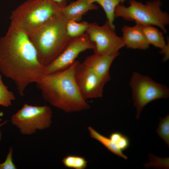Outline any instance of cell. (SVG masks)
<instances>
[{
  "label": "cell",
  "instance_id": "obj_1",
  "mask_svg": "<svg viewBox=\"0 0 169 169\" xmlns=\"http://www.w3.org/2000/svg\"><path fill=\"white\" fill-rule=\"evenodd\" d=\"M36 50L26 32L10 23L0 38V71L15 83L18 92L24 95L27 86L44 74Z\"/></svg>",
  "mask_w": 169,
  "mask_h": 169
},
{
  "label": "cell",
  "instance_id": "obj_2",
  "mask_svg": "<svg viewBox=\"0 0 169 169\" xmlns=\"http://www.w3.org/2000/svg\"><path fill=\"white\" fill-rule=\"evenodd\" d=\"M77 62L75 60L62 71L44 74L36 83L45 100L66 113L80 111L90 108L75 80L74 73Z\"/></svg>",
  "mask_w": 169,
  "mask_h": 169
},
{
  "label": "cell",
  "instance_id": "obj_3",
  "mask_svg": "<svg viewBox=\"0 0 169 169\" xmlns=\"http://www.w3.org/2000/svg\"><path fill=\"white\" fill-rule=\"evenodd\" d=\"M61 11L38 27L26 33L44 67L53 61L64 49L70 38L66 29L67 21Z\"/></svg>",
  "mask_w": 169,
  "mask_h": 169
},
{
  "label": "cell",
  "instance_id": "obj_4",
  "mask_svg": "<svg viewBox=\"0 0 169 169\" xmlns=\"http://www.w3.org/2000/svg\"><path fill=\"white\" fill-rule=\"evenodd\" d=\"M63 7L53 0H27L12 12L11 23L27 33L60 12Z\"/></svg>",
  "mask_w": 169,
  "mask_h": 169
},
{
  "label": "cell",
  "instance_id": "obj_5",
  "mask_svg": "<svg viewBox=\"0 0 169 169\" xmlns=\"http://www.w3.org/2000/svg\"><path fill=\"white\" fill-rule=\"evenodd\" d=\"M129 4L128 7L123 4H118L115 10V18L121 17L142 26H156L166 33V26L169 24V16L167 13L162 11L160 0L150 1L145 4L136 0H130Z\"/></svg>",
  "mask_w": 169,
  "mask_h": 169
},
{
  "label": "cell",
  "instance_id": "obj_6",
  "mask_svg": "<svg viewBox=\"0 0 169 169\" xmlns=\"http://www.w3.org/2000/svg\"><path fill=\"white\" fill-rule=\"evenodd\" d=\"M129 84L133 105L136 110L137 119L147 104L157 99L167 98L169 96V90L167 87L137 72L133 73Z\"/></svg>",
  "mask_w": 169,
  "mask_h": 169
},
{
  "label": "cell",
  "instance_id": "obj_7",
  "mask_svg": "<svg viewBox=\"0 0 169 169\" xmlns=\"http://www.w3.org/2000/svg\"><path fill=\"white\" fill-rule=\"evenodd\" d=\"M52 110L48 106L25 103L12 116L11 121L23 135H31L37 130L49 128L52 122Z\"/></svg>",
  "mask_w": 169,
  "mask_h": 169
},
{
  "label": "cell",
  "instance_id": "obj_8",
  "mask_svg": "<svg viewBox=\"0 0 169 169\" xmlns=\"http://www.w3.org/2000/svg\"><path fill=\"white\" fill-rule=\"evenodd\" d=\"M86 33L94 44V53L114 54L118 53L119 50L125 46L121 37L117 35L107 20L101 26L95 23H89Z\"/></svg>",
  "mask_w": 169,
  "mask_h": 169
},
{
  "label": "cell",
  "instance_id": "obj_9",
  "mask_svg": "<svg viewBox=\"0 0 169 169\" xmlns=\"http://www.w3.org/2000/svg\"><path fill=\"white\" fill-rule=\"evenodd\" d=\"M94 48L93 43L86 33L71 38L61 53L53 61L44 67V74L63 70L70 66L81 53Z\"/></svg>",
  "mask_w": 169,
  "mask_h": 169
},
{
  "label": "cell",
  "instance_id": "obj_10",
  "mask_svg": "<svg viewBox=\"0 0 169 169\" xmlns=\"http://www.w3.org/2000/svg\"><path fill=\"white\" fill-rule=\"evenodd\" d=\"M74 78L80 93L85 100L102 96L104 88L106 83L83 63L78 61Z\"/></svg>",
  "mask_w": 169,
  "mask_h": 169
},
{
  "label": "cell",
  "instance_id": "obj_11",
  "mask_svg": "<svg viewBox=\"0 0 169 169\" xmlns=\"http://www.w3.org/2000/svg\"><path fill=\"white\" fill-rule=\"evenodd\" d=\"M119 54V53L110 55L94 53L87 57L83 63L107 83L111 79L109 72L110 67Z\"/></svg>",
  "mask_w": 169,
  "mask_h": 169
},
{
  "label": "cell",
  "instance_id": "obj_12",
  "mask_svg": "<svg viewBox=\"0 0 169 169\" xmlns=\"http://www.w3.org/2000/svg\"><path fill=\"white\" fill-rule=\"evenodd\" d=\"M122 31V39L127 48L145 50L149 47L150 44L143 32L142 25L136 24L132 27L124 26Z\"/></svg>",
  "mask_w": 169,
  "mask_h": 169
},
{
  "label": "cell",
  "instance_id": "obj_13",
  "mask_svg": "<svg viewBox=\"0 0 169 169\" xmlns=\"http://www.w3.org/2000/svg\"><path fill=\"white\" fill-rule=\"evenodd\" d=\"M98 8L94 3H89L88 0H77L62 8L61 12L67 20L78 22L88 11Z\"/></svg>",
  "mask_w": 169,
  "mask_h": 169
},
{
  "label": "cell",
  "instance_id": "obj_14",
  "mask_svg": "<svg viewBox=\"0 0 169 169\" xmlns=\"http://www.w3.org/2000/svg\"><path fill=\"white\" fill-rule=\"evenodd\" d=\"M143 30L150 44L160 49L161 52L164 54L163 60H167L169 44H166L162 33L152 25L143 26Z\"/></svg>",
  "mask_w": 169,
  "mask_h": 169
},
{
  "label": "cell",
  "instance_id": "obj_15",
  "mask_svg": "<svg viewBox=\"0 0 169 169\" xmlns=\"http://www.w3.org/2000/svg\"><path fill=\"white\" fill-rule=\"evenodd\" d=\"M88 130L92 138L99 142L110 151L125 159H128V157L123 153V151L118 148L109 137L101 134L91 126L88 127Z\"/></svg>",
  "mask_w": 169,
  "mask_h": 169
},
{
  "label": "cell",
  "instance_id": "obj_16",
  "mask_svg": "<svg viewBox=\"0 0 169 169\" xmlns=\"http://www.w3.org/2000/svg\"><path fill=\"white\" fill-rule=\"evenodd\" d=\"M121 0H88L90 3H96L103 9L110 28L115 30L114 21L115 18V12L116 7L120 3Z\"/></svg>",
  "mask_w": 169,
  "mask_h": 169
},
{
  "label": "cell",
  "instance_id": "obj_17",
  "mask_svg": "<svg viewBox=\"0 0 169 169\" xmlns=\"http://www.w3.org/2000/svg\"><path fill=\"white\" fill-rule=\"evenodd\" d=\"M89 23L83 21L78 22L73 20H68L66 24V29L68 35L72 38L80 36L86 32Z\"/></svg>",
  "mask_w": 169,
  "mask_h": 169
},
{
  "label": "cell",
  "instance_id": "obj_18",
  "mask_svg": "<svg viewBox=\"0 0 169 169\" xmlns=\"http://www.w3.org/2000/svg\"><path fill=\"white\" fill-rule=\"evenodd\" d=\"M62 163L65 167L74 169H84L88 162L83 157L76 155H69L62 160Z\"/></svg>",
  "mask_w": 169,
  "mask_h": 169
},
{
  "label": "cell",
  "instance_id": "obj_19",
  "mask_svg": "<svg viewBox=\"0 0 169 169\" xmlns=\"http://www.w3.org/2000/svg\"><path fill=\"white\" fill-rule=\"evenodd\" d=\"M15 99L13 93L9 91L8 87L3 83L0 74V105L8 107L12 105V101Z\"/></svg>",
  "mask_w": 169,
  "mask_h": 169
},
{
  "label": "cell",
  "instance_id": "obj_20",
  "mask_svg": "<svg viewBox=\"0 0 169 169\" xmlns=\"http://www.w3.org/2000/svg\"><path fill=\"white\" fill-rule=\"evenodd\" d=\"M109 137L118 148L122 151L127 149L130 146L129 138L120 132H113L110 134Z\"/></svg>",
  "mask_w": 169,
  "mask_h": 169
},
{
  "label": "cell",
  "instance_id": "obj_21",
  "mask_svg": "<svg viewBox=\"0 0 169 169\" xmlns=\"http://www.w3.org/2000/svg\"><path fill=\"white\" fill-rule=\"evenodd\" d=\"M156 132L160 136L168 146L169 145V115L160 118V122Z\"/></svg>",
  "mask_w": 169,
  "mask_h": 169
},
{
  "label": "cell",
  "instance_id": "obj_22",
  "mask_svg": "<svg viewBox=\"0 0 169 169\" xmlns=\"http://www.w3.org/2000/svg\"><path fill=\"white\" fill-rule=\"evenodd\" d=\"M13 148L12 147H10L5 161L2 163H0V169H17V167L13 161Z\"/></svg>",
  "mask_w": 169,
  "mask_h": 169
},
{
  "label": "cell",
  "instance_id": "obj_23",
  "mask_svg": "<svg viewBox=\"0 0 169 169\" xmlns=\"http://www.w3.org/2000/svg\"><path fill=\"white\" fill-rule=\"evenodd\" d=\"M55 3L62 7H64L67 5L66 0H53Z\"/></svg>",
  "mask_w": 169,
  "mask_h": 169
},
{
  "label": "cell",
  "instance_id": "obj_24",
  "mask_svg": "<svg viewBox=\"0 0 169 169\" xmlns=\"http://www.w3.org/2000/svg\"><path fill=\"white\" fill-rule=\"evenodd\" d=\"M8 121V120H6V121H5L3 123H2L0 124V127L2 125L6 123ZM2 138V133L1 132V130L0 129V141L1 140Z\"/></svg>",
  "mask_w": 169,
  "mask_h": 169
},
{
  "label": "cell",
  "instance_id": "obj_25",
  "mask_svg": "<svg viewBox=\"0 0 169 169\" xmlns=\"http://www.w3.org/2000/svg\"><path fill=\"white\" fill-rule=\"evenodd\" d=\"M126 0H121L120 4H122Z\"/></svg>",
  "mask_w": 169,
  "mask_h": 169
}]
</instances>
